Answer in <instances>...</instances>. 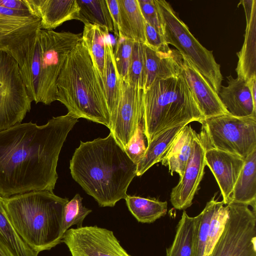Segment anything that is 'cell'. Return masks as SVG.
<instances>
[{
	"label": "cell",
	"mask_w": 256,
	"mask_h": 256,
	"mask_svg": "<svg viewBox=\"0 0 256 256\" xmlns=\"http://www.w3.org/2000/svg\"><path fill=\"white\" fill-rule=\"evenodd\" d=\"M78 119L68 112L44 125L20 122L0 131V196L53 192L60 152Z\"/></svg>",
	"instance_id": "1"
},
{
	"label": "cell",
	"mask_w": 256,
	"mask_h": 256,
	"mask_svg": "<svg viewBox=\"0 0 256 256\" xmlns=\"http://www.w3.org/2000/svg\"><path fill=\"white\" fill-rule=\"evenodd\" d=\"M136 167L111 132L80 142L70 163L72 178L100 207H113L125 199Z\"/></svg>",
	"instance_id": "2"
},
{
	"label": "cell",
	"mask_w": 256,
	"mask_h": 256,
	"mask_svg": "<svg viewBox=\"0 0 256 256\" xmlns=\"http://www.w3.org/2000/svg\"><path fill=\"white\" fill-rule=\"evenodd\" d=\"M56 88V100L68 112L110 129L104 83L82 40L68 56Z\"/></svg>",
	"instance_id": "3"
},
{
	"label": "cell",
	"mask_w": 256,
	"mask_h": 256,
	"mask_svg": "<svg viewBox=\"0 0 256 256\" xmlns=\"http://www.w3.org/2000/svg\"><path fill=\"white\" fill-rule=\"evenodd\" d=\"M1 197L12 225L33 250L38 254L62 242L60 230L67 198L48 190Z\"/></svg>",
	"instance_id": "4"
},
{
	"label": "cell",
	"mask_w": 256,
	"mask_h": 256,
	"mask_svg": "<svg viewBox=\"0 0 256 256\" xmlns=\"http://www.w3.org/2000/svg\"><path fill=\"white\" fill-rule=\"evenodd\" d=\"M204 118L181 74L157 80L143 90L142 121L148 144L166 129Z\"/></svg>",
	"instance_id": "5"
},
{
	"label": "cell",
	"mask_w": 256,
	"mask_h": 256,
	"mask_svg": "<svg viewBox=\"0 0 256 256\" xmlns=\"http://www.w3.org/2000/svg\"><path fill=\"white\" fill-rule=\"evenodd\" d=\"M162 25L165 42L184 56L218 94L223 79L220 66L212 52L204 48L190 32L172 6L164 0H154Z\"/></svg>",
	"instance_id": "6"
},
{
	"label": "cell",
	"mask_w": 256,
	"mask_h": 256,
	"mask_svg": "<svg viewBox=\"0 0 256 256\" xmlns=\"http://www.w3.org/2000/svg\"><path fill=\"white\" fill-rule=\"evenodd\" d=\"M198 136L206 149L213 148L245 160L256 149V116L228 114L203 119Z\"/></svg>",
	"instance_id": "7"
},
{
	"label": "cell",
	"mask_w": 256,
	"mask_h": 256,
	"mask_svg": "<svg viewBox=\"0 0 256 256\" xmlns=\"http://www.w3.org/2000/svg\"><path fill=\"white\" fill-rule=\"evenodd\" d=\"M41 66L36 104L49 105L56 100V82L66 60L82 40V34L40 29Z\"/></svg>",
	"instance_id": "8"
},
{
	"label": "cell",
	"mask_w": 256,
	"mask_h": 256,
	"mask_svg": "<svg viewBox=\"0 0 256 256\" xmlns=\"http://www.w3.org/2000/svg\"><path fill=\"white\" fill-rule=\"evenodd\" d=\"M222 234L208 256H256V211L230 202Z\"/></svg>",
	"instance_id": "9"
},
{
	"label": "cell",
	"mask_w": 256,
	"mask_h": 256,
	"mask_svg": "<svg viewBox=\"0 0 256 256\" xmlns=\"http://www.w3.org/2000/svg\"><path fill=\"white\" fill-rule=\"evenodd\" d=\"M32 102L16 62L0 50V131L21 122Z\"/></svg>",
	"instance_id": "10"
},
{
	"label": "cell",
	"mask_w": 256,
	"mask_h": 256,
	"mask_svg": "<svg viewBox=\"0 0 256 256\" xmlns=\"http://www.w3.org/2000/svg\"><path fill=\"white\" fill-rule=\"evenodd\" d=\"M62 242L72 256H131L112 231L96 226L69 229Z\"/></svg>",
	"instance_id": "11"
},
{
	"label": "cell",
	"mask_w": 256,
	"mask_h": 256,
	"mask_svg": "<svg viewBox=\"0 0 256 256\" xmlns=\"http://www.w3.org/2000/svg\"><path fill=\"white\" fill-rule=\"evenodd\" d=\"M38 31L0 50L9 54L16 62L28 93L32 100L36 104L41 66V50Z\"/></svg>",
	"instance_id": "12"
},
{
	"label": "cell",
	"mask_w": 256,
	"mask_h": 256,
	"mask_svg": "<svg viewBox=\"0 0 256 256\" xmlns=\"http://www.w3.org/2000/svg\"><path fill=\"white\" fill-rule=\"evenodd\" d=\"M143 90L121 80L120 97L111 132L124 149L142 120Z\"/></svg>",
	"instance_id": "13"
},
{
	"label": "cell",
	"mask_w": 256,
	"mask_h": 256,
	"mask_svg": "<svg viewBox=\"0 0 256 256\" xmlns=\"http://www.w3.org/2000/svg\"><path fill=\"white\" fill-rule=\"evenodd\" d=\"M206 150L198 134L182 176L170 193V201L174 208L184 210L192 204L204 174Z\"/></svg>",
	"instance_id": "14"
},
{
	"label": "cell",
	"mask_w": 256,
	"mask_h": 256,
	"mask_svg": "<svg viewBox=\"0 0 256 256\" xmlns=\"http://www.w3.org/2000/svg\"><path fill=\"white\" fill-rule=\"evenodd\" d=\"M180 55V74L192 92L204 118L228 114L218 94L205 78L184 56Z\"/></svg>",
	"instance_id": "15"
},
{
	"label": "cell",
	"mask_w": 256,
	"mask_h": 256,
	"mask_svg": "<svg viewBox=\"0 0 256 256\" xmlns=\"http://www.w3.org/2000/svg\"><path fill=\"white\" fill-rule=\"evenodd\" d=\"M206 164L218 185L224 205L230 200L234 184L244 162L240 156L217 149L206 150Z\"/></svg>",
	"instance_id": "16"
},
{
	"label": "cell",
	"mask_w": 256,
	"mask_h": 256,
	"mask_svg": "<svg viewBox=\"0 0 256 256\" xmlns=\"http://www.w3.org/2000/svg\"><path fill=\"white\" fill-rule=\"evenodd\" d=\"M30 12L40 20L41 29L53 30L64 22L78 20L76 0H24Z\"/></svg>",
	"instance_id": "17"
},
{
	"label": "cell",
	"mask_w": 256,
	"mask_h": 256,
	"mask_svg": "<svg viewBox=\"0 0 256 256\" xmlns=\"http://www.w3.org/2000/svg\"><path fill=\"white\" fill-rule=\"evenodd\" d=\"M40 29V18L30 12L0 6V50Z\"/></svg>",
	"instance_id": "18"
},
{
	"label": "cell",
	"mask_w": 256,
	"mask_h": 256,
	"mask_svg": "<svg viewBox=\"0 0 256 256\" xmlns=\"http://www.w3.org/2000/svg\"><path fill=\"white\" fill-rule=\"evenodd\" d=\"M240 4L244 8L246 24L243 45L236 53V70L238 78L248 82L256 77V0H242Z\"/></svg>",
	"instance_id": "19"
},
{
	"label": "cell",
	"mask_w": 256,
	"mask_h": 256,
	"mask_svg": "<svg viewBox=\"0 0 256 256\" xmlns=\"http://www.w3.org/2000/svg\"><path fill=\"white\" fill-rule=\"evenodd\" d=\"M145 82L144 88H148L159 80L176 77L180 74V54L172 49L168 52L154 50L144 44Z\"/></svg>",
	"instance_id": "20"
},
{
	"label": "cell",
	"mask_w": 256,
	"mask_h": 256,
	"mask_svg": "<svg viewBox=\"0 0 256 256\" xmlns=\"http://www.w3.org/2000/svg\"><path fill=\"white\" fill-rule=\"evenodd\" d=\"M226 78L228 85H222L218 95L228 113L236 117L256 116V106L248 82L230 75Z\"/></svg>",
	"instance_id": "21"
},
{
	"label": "cell",
	"mask_w": 256,
	"mask_h": 256,
	"mask_svg": "<svg viewBox=\"0 0 256 256\" xmlns=\"http://www.w3.org/2000/svg\"><path fill=\"white\" fill-rule=\"evenodd\" d=\"M118 36L145 44L146 20L138 0H118Z\"/></svg>",
	"instance_id": "22"
},
{
	"label": "cell",
	"mask_w": 256,
	"mask_h": 256,
	"mask_svg": "<svg viewBox=\"0 0 256 256\" xmlns=\"http://www.w3.org/2000/svg\"><path fill=\"white\" fill-rule=\"evenodd\" d=\"M198 133L190 125H186L178 132L161 161L168 166L171 176L177 173L182 178L192 151L193 141Z\"/></svg>",
	"instance_id": "23"
},
{
	"label": "cell",
	"mask_w": 256,
	"mask_h": 256,
	"mask_svg": "<svg viewBox=\"0 0 256 256\" xmlns=\"http://www.w3.org/2000/svg\"><path fill=\"white\" fill-rule=\"evenodd\" d=\"M230 202L248 204L256 210V149L244 160L231 194Z\"/></svg>",
	"instance_id": "24"
},
{
	"label": "cell",
	"mask_w": 256,
	"mask_h": 256,
	"mask_svg": "<svg viewBox=\"0 0 256 256\" xmlns=\"http://www.w3.org/2000/svg\"><path fill=\"white\" fill-rule=\"evenodd\" d=\"M109 35L107 28L90 23L84 24L82 34L81 40L103 82L105 77L106 40Z\"/></svg>",
	"instance_id": "25"
},
{
	"label": "cell",
	"mask_w": 256,
	"mask_h": 256,
	"mask_svg": "<svg viewBox=\"0 0 256 256\" xmlns=\"http://www.w3.org/2000/svg\"><path fill=\"white\" fill-rule=\"evenodd\" d=\"M186 124L166 129L148 144L144 157L137 164L136 176H142L154 164L161 162L177 134Z\"/></svg>",
	"instance_id": "26"
},
{
	"label": "cell",
	"mask_w": 256,
	"mask_h": 256,
	"mask_svg": "<svg viewBox=\"0 0 256 256\" xmlns=\"http://www.w3.org/2000/svg\"><path fill=\"white\" fill-rule=\"evenodd\" d=\"M120 82L121 79L116 66L114 46L109 35L106 40L105 77L104 82L111 127L116 117L120 97Z\"/></svg>",
	"instance_id": "27"
},
{
	"label": "cell",
	"mask_w": 256,
	"mask_h": 256,
	"mask_svg": "<svg viewBox=\"0 0 256 256\" xmlns=\"http://www.w3.org/2000/svg\"><path fill=\"white\" fill-rule=\"evenodd\" d=\"M125 200L130 212L142 223H152L164 216L167 212L166 201L129 195Z\"/></svg>",
	"instance_id": "28"
},
{
	"label": "cell",
	"mask_w": 256,
	"mask_h": 256,
	"mask_svg": "<svg viewBox=\"0 0 256 256\" xmlns=\"http://www.w3.org/2000/svg\"><path fill=\"white\" fill-rule=\"evenodd\" d=\"M195 226V216H189L184 210L173 242L166 250V256H192Z\"/></svg>",
	"instance_id": "29"
},
{
	"label": "cell",
	"mask_w": 256,
	"mask_h": 256,
	"mask_svg": "<svg viewBox=\"0 0 256 256\" xmlns=\"http://www.w3.org/2000/svg\"><path fill=\"white\" fill-rule=\"evenodd\" d=\"M0 244L13 256H38L20 238L12 225L0 196Z\"/></svg>",
	"instance_id": "30"
},
{
	"label": "cell",
	"mask_w": 256,
	"mask_h": 256,
	"mask_svg": "<svg viewBox=\"0 0 256 256\" xmlns=\"http://www.w3.org/2000/svg\"><path fill=\"white\" fill-rule=\"evenodd\" d=\"M80 8L78 20L100 26L114 32V22L106 0H76Z\"/></svg>",
	"instance_id": "31"
},
{
	"label": "cell",
	"mask_w": 256,
	"mask_h": 256,
	"mask_svg": "<svg viewBox=\"0 0 256 256\" xmlns=\"http://www.w3.org/2000/svg\"><path fill=\"white\" fill-rule=\"evenodd\" d=\"M215 193L204 210L195 216L196 226L192 256H204L210 220L218 202Z\"/></svg>",
	"instance_id": "32"
},
{
	"label": "cell",
	"mask_w": 256,
	"mask_h": 256,
	"mask_svg": "<svg viewBox=\"0 0 256 256\" xmlns=\"http://www.w3.org/2000/svg\"><path fill=\"white\" fill-rule=\"evenodd\" d=\"M82 198L77 194L68 201L64 208L60 236L62 237L68 229L74 225L80 228L86 217L92 210L83 206Z\"/></svg>",
	"instance_id": "33"
},
{
	"label": "cell",
	"mask_w": 256,
	"mask_h": 256,
	"mask_svg": "<svg viewBox=\"0 0 256 256\" xmlns=\"http://www.w3.org/2000/svg\"><path fill=\"white\" fill-rule=\"evenodd\" d=\"M228 214V205L224 206L222 201H218L210 220L204 256H208L222 234Z\"/></svg>",
	"instance_id": "34"
},
{
	"label": "cell",
	"mask_w": 256,
	"mask_h": 256,
	"mask_svg": "<svg viewBox=\"0 0 256 256\" xmlns=\"http://www.w3.org/2000/svg\"><path fill=\"white\" fill-rule=\"evenodd\" d=\"M126 82L144 90L145 82L144 56V44L134 42L132 58Z\"/></svg>",
	"instance_id": "35"
},
{
	"label": "cell",
	"mask_w": 256,
	"mask_h": 256,
	"mask_svg": "<svg viewBox=\"0 0 256 256\" xmlns=\"http://www.w3.org/2000/svg\"><path fill=\"white\" fill-rule=\"evenodd\" d=\"M116 38V48L114 49L116 66L120 79L126 82L134 42L120 36H117Z\"/></svg>",
	"instance_id": "36"
},
{
	"label": "cell",
	"mask_w": 256,
	"mask_h": 256,
	"mask_svg": "<svg viewBox=\"0 0 256 256\" xmlns=\"http://www.w3.org/2000/svg\"><path fill=\"white\" fill-rule=\"evenodd\" d=\"M145 138L142 122L138 124L135 133L124 148L128 156L136 165L144 157L146 151Z\"/></svg>",
	"instance_id": "37"
},
{
	"label": "cell",
	"mask_w": 256,
	"mask_h": 256,
	"mask_svg": "<svg viewBox=\"0 0 256 256\" xmlns=\"http://www.w3.org/2000/svg\"><path fill=\"white\" fill-rule=\"evenodd\" d=\"M145 44L150 48L162 52H168L170 49L163 35L160 34L154 26L146 21Z\"/></svg>",
	"instance_id": "38"
},
{
	"label": "cell",
	"mask_w": 256,
	"mask_h": 256,
	"mask_svg": "<svg viewBox=\"0 0 256 256\" xmlns=\"http://www.w3.org/2000/svg\"><path fill=\"white\" fill-rule=\"evenodd\" d=\"M146 21L163 35L162 25L154 0H138Z\"/></svg>",
	"instance_id": "39"
},
{
	"label": "cell",
	"mask_w": 256,
	"mask_h": 256,
	"mask_svg": "<svg viewBox=\"0 0 256 256\" xmlns=\"http://www.w3.org/2000/svg\"><path fill=\"white\" fill-rule=\"evenodd\" d=\"M108 10L112 16L114 26V34L118 36V24L119 20V6L118 0H106Z\"/></svg>",
	"instance_id": "40"
},
{
	"label": "cell",
	"mask_w": 256,
	"mask_h": 256,
	"mask_svg": "<svg viewBox=\"0 0 256 256\" xmlns=\"http://www.w3.org/2000/svg\"><path fill=\"white\" fill-rule=\"evenodd\" d=\"M0 6L16 10L30 12L24 0H0Z\"/></svg>",
	"instance_id": "41"
},
{
	"label": "cell",
	"mask_w": 256,
	"mask_h": 256,
	"mask_svg": "<svg viewBox=\"0 0 256 256\" xmlns=\"http://www.w3.org/2000/svg\"><path fill=\"white\" fill-rule=\"evenodd\" d=\"M254 104L256 106V77L250 79L248 82Z\"/></svg>",
	"instance_id": "42"
},
{
	"label": "cell",
	"mask_w": 256,
	"mask_h": 256,
	"mask_svg": "<svg viewBox=\"0 0 256 256\" xmlns=\"http://www.w3.org/2000/svg\"><path fill=\"white\" fill-rule=\"evenodd\" d=\"M0 256H13L10 251L0 244Z\"/></svg>",
	"instance_id": "43"
}]
</instances>
